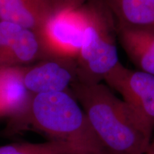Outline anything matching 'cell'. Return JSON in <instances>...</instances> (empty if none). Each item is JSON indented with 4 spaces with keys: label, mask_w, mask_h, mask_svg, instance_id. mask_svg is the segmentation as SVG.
<instances>
[{
    "label": "cell",
    "mask_w": 154,
    "mask_h": 154,
    "mask_svg": "<svg viewBox=\"0 0 154 154\" xmlns=\"http://www.w3.org/2000/svg\"><path fill=\"white\" fill-rule=\"evenodd\" d=\"M70 91L87 116L106 154H143L149 151L153 130L106 84L76 82Z\"/></svg>",
    "instance_id": "cell-1"
},
{
    "label": "cell",
    "mask_w": 154,
    "mask_h": 154,
    "mask_svg": "<svg viewBox=\"0 0 154 154\" xmlns=\"http://www.w3.org/2000/svg\"><path fill=\"white\" fill-rule=\"evenodd\" d=\"M29 124L50 140L77 146L88 153L106 154L88 117L71 91L32 96L26 114L15 129Z\"/></svg>",
    "instance_id": "cell-2"
},
{
    "label": "cell",
    "mask_w": 154,
    "mask_h": 154,
    "mask_svg": "<svg viewBox=\"0 0 154 154\" xmlns=\"http://www.w3.org/2000/svg\"><path fill=\"white\" fill-rule=\"evenodd\" d=\"M86 25L76 58L77 82L86 85L102 83L120 62L117 51L116 24L104 0L84 5Z\"/></svg>",
    "instance_id": "cell-3"
},
{
    "label": "cell",
    "mask_w": 154,
    "mask_h": 154,
    "mask_svg": "<svg viewBox=\"0 0 154 154\" xmlns=\"http://www.w3.org/2000/svg\"><path fill=\"white\" fill-rule=\"evenodd\" d=\"M86 25L84 6L55 12L39 33L48 54L76 59L82 46Z\"/></svg>",
    "instance_id": "cell-4"
},
{
    "label": "cell",
    "mask_w": 154,
    "mask_h": 154,
    "mask_svg": "<svg viewBox=\"0 0 154 154\" xmlns=\"http://www.w3.org/2000/svg\"><path fill=\"white\" fill-rule=\"evenodd\" d=\"M103 82L154 129V75L126 68L119 62Z\"/></svg>",
    "instance_id": "cell-5"
},
{
    "label": "cell",
    "mask_w": 154,
    "mask_h": 154,
    "mask_svg": "<svg viewBox=\"0 0 154 154\" xmlns=\"http://www.w3.org/2000/svg\"><path fill=\"white\" fill-rule=\"evenodd\" d=\"M76 59L51 56L23 66V81L32 95L70 91L77 82Z\"/></svg>",
    "instance_id": "cell-6"
},
{
    "label": "cell",
    "mask_w": 154,
    "mask_h": 154,
    "mask_svg": "<svg viewBox=\"0 0 154 154\" xmlns=\"http://www.w3.org/2000/svg\"><path fill=\"white\" fill-rule=\"evenodd\" d=\"M49 57L39 34L0 21V68L26 66Z\"/></svg>",
    "instance_id": "cell-7"
},
{
    "label": "cell",
    "mask_w": 154,
    "mask_h": 154,
    "mask_svg": "<svg viewBox=\"0 0 154 154\" xmlns=\"http://www.w3.org/2000/svg\"><path fill=\"white\" fill-rule=\"evenodd\" d=\"M54 14L51 0H0V21L14 23L38 34Z\"/></svg>",
    "instance_id": "cell-8"
},
{
    "label": "cell",
    "mask_w": 154,
    "mask_h": 154,
    "mask_svg": "<svg viewBox=\"0 0 154 154\" xmlns=\"http://www.w3.org/2000/svg\"><path fill=\"white\" fill-rule=\"evenodd\" d=\"M32 96L23 81V66L0 68V103L4 116L11 117L13 124L26 114Z\"/></svg>",
    "instance_id": "cell-9"
},
{
    "label": "cell",
    "mask_w": 154,
    "mask_h": 154,
    "mask_svg": "<svg viewBox=\"0 0 154 154\" xmlns=\"http://www.w3.org/2000/svg\"><path fill=\"white\" fill-rule=\"evenodd\" d=\"M116 24L117 38L138 70L154 75V32Z\"/></svg>",
    "instance_id": "cell-10"
},
{
    "label": "cell",
    "mask_w": 154,
    "mask_h": 154,
    "mask_svg": "<svg viewBox=\"0 0 154 154\" xmlns=\"http://www.w3.org/2000/svg\"><path fill=\"white\" fill-rule=\"evenodd\" d=\"M116 23L154 32V0H104Z\"/></svg>",
    "instance_id": "cell-11"
},
{
    "label": "cell",
    "mask_w": 154,
    "mask_h": 154,
    "mask_svg": "<svg viewBox=\"0 0 154 154\" xmlns=\"http://www.w3.org/2000/svg\"><path fill=\"white\" fill-rule=\"evenodd\" d=\"M84 153L88 152L72 144L53 140L41 143H18L0 146V154H74Z\"/></svg>",
    "instance_id": "cell-12"
},
{
    "label": "cell",
    "mask_w": 154,
    "mask_h": 154,
    "mask_svg": "<svg viewBox=\"0 0 154 154\" xmlns=\"http://www.w3.org/2000/svg\"><path fill=\"white\" fill-rule=\"evenodd\" d=\"M90 0H51L54 11L57 12L66 9H78Z\"/></svg>",
    "instance_id": "cell-13"
},
{
    "label": "cell",
    "mask_w": 154,
    "mask_h": 154,
    "mask_svg": "<svg viewBox=\"0 0 154 154\" xmlns=\"http://www.w3.org/2000/svg\"><path fill=\"white\" fill-rule=\"evenodd\" d=\"M149 150H150V151H154V129L153 131V135H152L151 145H150V148Z\"/></svg>",
    "instance_id": "cell-14"
},
{
    "label": "cell",
    "mask_w": 154,
    "mask_h": 154,
    "mask_svg": "<svg viewBox=\"0 0 154 154\" xmlns=\"http://www.w3.org/2000/svg\"><path fill=\"white\" fill-rule=\"evenodd\" d=\"M4 116V113H3L2 107L1 103H0V116Z\"/></svg>",
    "instance_id": "cell-15"
},
{
    "label": "cell",
    "mask_w": 154,
    "mask_h": 154,
    "mask_svg": "<svg viewBox=\"0 0 154 154\" xmlns=\"http://www.w3.org/2000/svg\"><path fill=\"white\" fill-rule=\"evenodd\" d=\"M143 154H154V151H150V150H149V151H146V153H144Z\"/></svg>",
    "instance_id": "cell-16"
},
{
    "label": "cell",
    "mask_w": 154,
    "mask_h": 154,
    "mask_svg": "<svg viewBox=\"0 0 154 154\" xmlns=\"http://www.w3.org/2000/svg\"><path fill=\"white\" fill-rule=\"evenodd\" d=\"M74 154H93V153H74Z\"/></svg>",
    "instance_id": "cell-17"
}]
</instances>
